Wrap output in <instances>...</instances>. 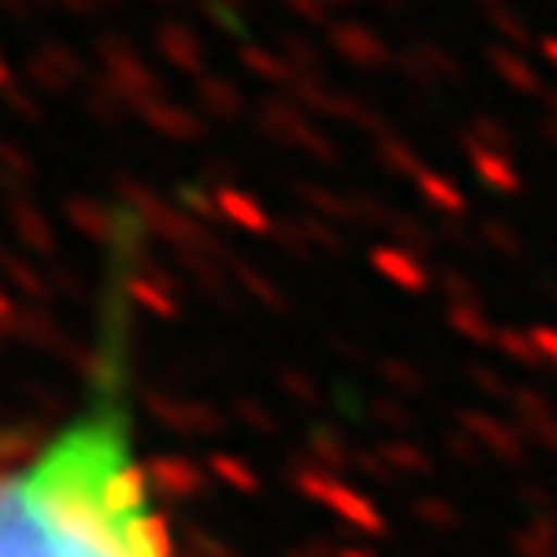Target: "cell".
I'll use <instances>...</instances> for the list:
<instances>
[{"mask_svg": "<svg viewBox=\"0 0 557 557\" xmlns=\"http://www.w3.org/2000/svg\"><path fill=\"white\" fill-rule=\"evenodd\" d=\"M0 557H172L127 395V286L114 259L84 404L0 470Z\"/></svg>", "mask_w": 557, "mask_h": 557, "instance_id": "1", "label": "cell"}]
</instances>
